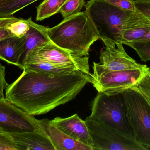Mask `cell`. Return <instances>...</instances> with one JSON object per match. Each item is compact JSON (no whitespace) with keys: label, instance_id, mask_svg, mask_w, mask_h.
Here are the masks:
<instances>
[{"label":"cell","instance_id":"cell-1","mask_svg":"<svg viewBox=\"0 0 150 150\" xmlns=\"http://www.w3.org/2000/svg\"><path fill=\"white\" fill-rule=\"evenodd\" d=\"M14 82L8 84L5 98L30 115L45 114L76 98L88 83L91 75L81 71L53 75L24 68Z\"/></svg>","mask_w":150,"mask_h":150},{"label":"cell","instance_id":"cell-2","mask_svg":"<svg viewBox=\"0 0 150 150\" xmlns=\"http://www.w3.org/2000/svg\"><path fill=\"white\" fill-rule=\"evenodd\" d=\"M50 41L72 54L88 56L91 45L99 39L98 32L85 11H80L48 28Z\"/></svg>","mask_w":150,"mask_h":150},{"label":"cell","instance_id":"cell-3","mask_svg":"<svg viewBox=\"0 0 150 150\" xmlns=\"http://www.w3.org/2000/svg\"><path fill=\"white\" fill-rule=\"evenodd\" d=\"M85 7L103 42H122L125 24L132 11L122 9L104 0H89Z\"/></svg>","mask_w":150,"mask_h":150},{"label":"cell","instance_id":"cell-4","mask_svg":"<svg viewBox=\"0 0 150 150\" xmlns=\"http://www.w3.org/2000/svg\"><path fill=\"white\" fill-rule=\"evenodd\" d=\"M91 111L90 118L107 124L134 140L127 118L122 92L109 95L98 92L92 102Z\"/></svg>","mask_w":150,"mask_h":150},{"label":"cell","instance_id":"cell-5","mask_svg":"<svg viewBox=\"0 0 150 150\" xmlns=\"http://www.w3.org/2000/svg\"><path fill=\"white\" fill-rule=\"evenodd\" d=\"M127 118L134 140L150 149V105L137 89L129 88L122 92Z\"/></svg>","mask_w":150,"mask_h":150},{"label":"cell","instance_id":"cell-6","mask_svg":"<svg viewBox=\"0 0 150 150\" xmlns=\"http://www.w3.org/2000/svg\"><path fill=\"white\" fill-rule=\"evenodd\" d=\"M86 123L93 144V150H148V148L116 129L90 117Z\"/></svg>","mask_w":150,"mask_h":150},{"label":"cell","instance_id":"cell-7","mask_svg":"<svg viewBox=\"0 0 150 150\" xmlns=\"http://www.w3.org/2000/svg\"><path fill=\"white\" fill-rule=\"evenodd\" d=\"M150 70L147 65L141 68L121 70L98 75L91 74V82L98 92L109 95L119 94L137 86L141 79Z\"/></svg>","mask_w":150,"mask_h":150},{"label":"cell","instance_id":"cell-8","mask_svg":"<svg viewBox=\"0 0 150 150\" xmlns=\"http://www.w3.org/2000/svg\"><path fill=\"white\" fill-rule=\"evenodd\" d=\"M36 62H45L60 67L73 68L87 75H91L88 56H77L72 54L51 41L33 50L23 66L26 63Z\"/></svg>","mask_w":150,"mask_h":150},{"label":"cell","instance_id":"cell-9","mask_svg":"<svg viewBox=\"0 0 150 150\" xmlns=\"http://www.w3.org/2000/svg\"><path fill=\"white\" fill-rule=\"evenodd\" d=\"M100 52L99 63H93V75L141 68L143 64L137 62L126 53L122 42H104Z\"/></svg>","mask_w":150,"mask_h":150},{"label":"cell","instance_id":"cell-10","mask_svg":"<svg viewBox=\"0 0 150 150\" xmlns=\"http://www.w3.org/2000/svg\"><path fill=\"white\" fill-rule=\"evenodd\" d=\"M37 119L5 99H0V128L9 134L33 132L39 129Z\"/></svg>","mask_w":150,"mask_h":150},{"label":"cell","instance_id":"cell-11","mask_svg":"<svg viewBox=\"0 0 150 150\" xmlns=\"http://www.w3.org/2000/svg\"><path fill=\"white\" fill-rule=\"evenodd\" d=\"M49 122L71 138L90 146L93 150V144L85 121L80 119L77 114L67 118L57 117Z\"/></svg>","mask_w":150,"mask_h":150},{"label":"cell","instance_id":"cell-12","mask_svg":"<svg viewBox=\"0 0 150 150\" xmlns=\"http://www.w3.org/2000/svg\"><path fill=\"white\" fill-rule=\"evenodd\" d=\"M40 129L52 142L55 150H93L92 148L71 138L47 119L37 120Z\"/></svg>","mask_w":150,"mask_h":150},{"label":"cell","instance_id":"cell-13","mask_svg":"<svg viewBox=\"0 0 150 150\" xmlns=\"http://www.w3.org/2000/svg\"><path fill=\"white\" fill-rule=\"evenodd\" d=\"M150 30V21L136 9L130 13L122 33V44L139 41Z\"/></svg>","mask_w":150,"mask_h":150},{"label":"cell","instance_id":"cell-14","mask_svg":"<svg viewBox=\"0 0 150 150\" xmlns=\"http://www.w3.org/2000/svg\"><path fill=\"white\" fill-rule=\"evenodd\" d=\"M10 134L18 150H55L50 139L40 129L33 132Z\"/></svg>","mask_w":150,"mask_h":150},{"label":"cell","instance_id":"cell-15","mask_svg":"<svg viewBox=\"0 0 150 150\" xmlns=\"http://www.w3.org/2000/svg\"><path fill=\"white\" fill-rule=\"evenodd\" d=\"M25 36L7 38L0 41V60L22 68L21 61L24 53Z\"/></svg>","mask_w":150,"mask_h":150},{"label":"cell","instance_id":"cell-16","mask_svg":"<svg viewBox=\"0 0 150 150\" xmlns=\"http://www.w3.org/2000/svg\"><path fill=\"white\" fill-rule=\"evenodd\" d=\"M30 26L25 37V51L21 59V64L23 70V66L29 55L34 49L50 42L47 33L48 27L34 23L31 17L26 19Z\"/></svg>","mask_w":150,"mask_h":150},{"label":"cell","instance_id":"cell-17","mask_svg":"<svg viewBox=\"0 0 150 150\" xmlns=\"http://www.w3.org/2000/svg\"><path fill=\"white\" fill-rule=\"evenodd\" d=\"M24 68H29L37 72L53 75H71L79 71L73 68L60 67L45 62H36L26 63L24 65L23 69Z\"/></svg>","mask_w":150,"mask_h":150},{"label":"cell","instance_id":"cell-18","mask_svg":"<svg viewBox=\"0 0 150 150\" xmlns=\"http://www.w3.org/2000/svg\"><path fill=\"white\" fill-rule=\"evenodd\" d=\"M68 0H44L37 8V21H42L59 13Z\"/></svg>","mask_w":150,"mask_h":150},{"label":"cell","instance_id":"cell-19","mask_svg":"<svg viewBox=\"0 0 150 150\" xmlns=\"http://www.w3.org/2000/svg\"><path fill=\"white\" fill-rule=\"evenodd\" d=\"M38 0H7L0 5V18L10 17Z\"/></svg>","mask_w":150,"mask_h":150},{"label":"cell","instance_id":"cell-20","mask_svg":"<svg viewBox=\"0 0 150 150\" xmlns=\"http://www.w3.org/2000/svg\"><path fill=\"white\" fill-rule=\"evenodd\" d=\"M85 4V0H68L62 7L59 12L65 19L80 12Z\"/></svg>","mask_w":150,"mask_h":150},{"label":"cell","instance_id":"cell-21","mask_svg":"<svg viewBox=\"0 0 150 150\" xmlns=\"http://www.w3.org/2000/svg\"><path fill=\"white\" fill-rule=\"evenodd\" d=\"M126 45L135 50L142 61L146 62L150 61V40L130 42Z\"/></svg>","mask_w":150,"mask_h":150},{"label":"cell","instance_id":"cell-22","mask_svg":"<svg viewBox=\"0 0 150 150\" xmlns=\"http://www.w3.org/2000/svg\"><path fill=\"white\" fill-rule=\"evenodd\" d=\"M4 28L8 29L15 37H22L26 34L30 29V26L26 19L18 18L9 24Z\"/></svg>","mask_w":150,"mask_h":150},{"label":"cell","instance_id":"cell-23","mask_svg":"<svg viewBox=\"0 0 150 150\" xmlns=\"http://www.w3.org/2000/svg\"><path fill=\"white\" fill-rule=\"evenodd\" d=\"M0 150H18L11 136L0 130Z\"/></svg>","mask_w":150,"mask_h":150},{"label":"cell","instance_id":"cell-24","mask_svg":"<svg viewBox=\"0 0 150 150\" xmlns=\"http://www.w3.org/2000/svg\"><path fill=\"white\" fill-rule=\"evenodd\" d=\"M137 87L150 105V70L141 79Z\"/></svg>","mask_w":150,"mask_h":150},{"label":"cell","instance_id":"cell-25","mask_svg":"<svg viewBox=\"0 0 150 150\" xmlns=\"http://www.w3.org/2000/svg\"><path fill=\"white\" fill-rule=\"evenodd\" d=\"M112 5L124 10L135 11L136 8L131 0H104Z\"/></svg>","mask_w":150,"mask_h":150},{"label":"cell","instance_id":"cell-26","mask_svg":"<svg viewBox=\"0 0 150 150\" xmlns=\"http://www.w3.org/2000/svg\"><path fill=\"white\" fill-rule=\"evenodd\" d=\"M137 9L150 21V2H134Z\"/></svg>","mask_w":150,"mask_h":150},{"label":"cell","instance_id":"cell-27","mask_svg":"<svg viewBox=\"0 0 150 150\" xmlns=\"http://www.w3.org/2000/svg\"><path fill=\"white\" fill-rule=\"evenodd\" d=\"M5 67L0 63V99L5 97L4 91L8 84L5 79Z\"/></svg>","mask_w":150,"mask_h":150},{"label":"cell","instance_id":"cell-28","mask_svg":"<svg viewBox=\"0 0 150 150\" xmlns=\"http://www.w3.org/2000/svg\"><path fill=\"white\" fill-rule=\"evenodd\" d=\"M18 19V18L13 16L0 18V29L4 28L5 26L9 24Z\"/></svg>","mask_w":150,"mask_h":150},{"label":"cell","instance_id":"cell-29","mask_svg":"<svg viewBox=\"0 0 150 150\" xmlns=\"http://www.w3.org/2000/svg\"><path fill=\"white\" fill-rule=\"evenodd\" d=\"M14 35L8 30L5 28L0 29V41L7 38L14 37Z\"/></svg>","mask_w":150,"mask_h":150},{"label":"cell","instance_id":"cell-30","mask_svg":"<svg viewBox=\"0 0 150 150\" xmlns=\"http://www.w3.org/2000/svg\"><path fill=\"white\" fill-rule=\"evenodd\" d=\"M150 40V30L147 33L145 36H144L139 41H145L149 40Z\"/></svg>","mask_w":150,"mask_h":150},{"label":"cell","instance_id":"cell-31","mask_svg":"<svg viewBox=\"0 0 150 150\" xmlns=\"http://www.w3.org/2000/svg\"><path fill=\"white\" fill-rule=\"evenodd\" d=\"M133 1V2L136 1H149L150 2V0H131Z\"/></svg>","mask_w":150,"mask_h":150},{"label":"cell","instance_id":"cell-32","mask_svg":"<svg viewBox=\"0 0 150 150\" xmlns=\"http://www.w3.org/2000/svg\"><path fill=\"white\" fill-rule=\"evenodd\" d=\"M7 0H0V5L5 2Z\"/></svg>","mask_w":150,"mask_h":150},{"label":"cell","instance_id":"cell-33","mask_svg":"<svg viewBox=\"0 0 150 150\" xmlns=\"http://www.w3.org/2000/svg\"><path fill=\"white\" fill-rule=\"evenodd\" d=\"M0 130H1V131H2V129H1V128H0Z\"/></svg>","mask_w":150,"mask_h":150}]
</instances>
